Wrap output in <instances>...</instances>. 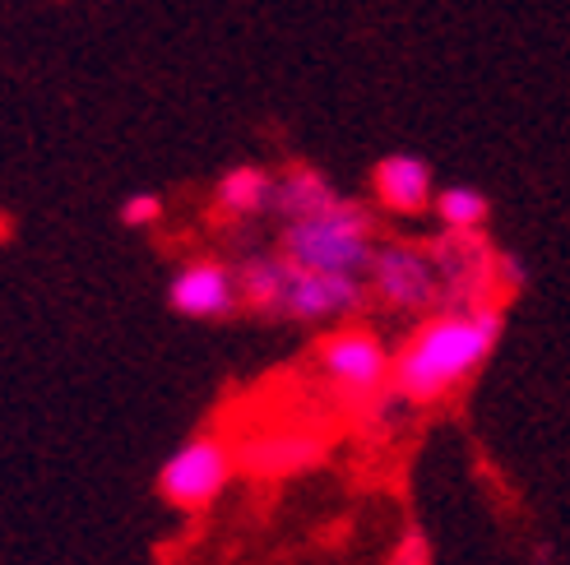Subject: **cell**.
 Here are the masks:
<instances>
[{
  "label": "cell",
  "instance_id": "9a60e30c",
  "mask_svg": "<svg viewBox=\"0 0 570 565\" xmlns=\"http://www.w3.org/2000/svg\"><path fill=\"white\" fill-rule=\"evenodd\" d=\"M524 260L520 256H510V250H497V293H515L524 288Z\"/></svg>",
  "mask_w": 570,
  "mask_h": 565
},
{
  "label": "cell",
  "instance_id": "52a82bcc",
  "mask_svg": "<svg viewBox=\"0 0 570 565\" xmlns=\"http://www.w3.org/2000/svg\"><path fill=\"white\" fill-rule=\"evenodd\" d=\"M441 274V306H478L497 293V250L478 232H445L426 246Z\"/></svg>",
  "mask_w": 570,
  "mask_h": 565
},
{
  "label": "cell",
  "instance_id": "7a4b0ae2",
  "mask_svg": "<svg viewBox=\"0 0 570 565\" xmlns=\"http://www.w3.org/2000/svg\"><path fill=\"white\" fill-rule=\"evenodd\" d=\"M237 293L250 310H265V316H278V320L338 325L362 310L366 278L302 269L278 250V256H250L237 269Z\"/></svg>",
  "mask_w": 570,
  "mask_h": 565
},
{
  "label": "cell",
  "instance_id": "3957f363",
  "mask_svg": "<svg viewBox=\"0 0 570 565\" xmlns=\"http://www.w3.org/2000/svg\"><path fill=\"white\" fill-rule=\"evenodd\" d=\"M376 250V222L362 205L338 195L334 205L302 214L283 222V256L302 269H325V274H357L366 278Z\"/></svg>",
  "mask_w": 570,
  "mask_h": 565
},
{
  "label": "cell",
  "instance_id": "277c9868",
  "mask_svg": "<svg viewBox=\"0 0 570 565\" xmlns=\"http://www.w3.org/2000/svg\"><path fill=\"white\" fill-rule=\"evenodd\" d=\"M366 293H372L394 316H417V310L441 306V274L426 246L413 241H385L372 250L366 265Z\"/></svg>",
  "mask_w": 570,
  "mask_h": 565
},
{
  "label": "cell",
  "instance_id": "8fae6325",
  "mask_svg": "<svg viewBox=\"0 0 570 565\" xmlns=\"http://www.w3.org/2000/svg\"><path fill=\"white\" fill-rule=\"evenodd\" d=\"M334 200H338V190L321 172H311V167H293V172H283L274 181V209L283 214V222L302 218V214H316Z\"/></svg>",
  "mask_w": 570,
  "mask_h": 565
},
{
  "label": "cell",
  "instance_id": "9c48e42d",
  "mask_svg": "<svg viewBox=\"0 0 570 565\" xmlns=\"http://www.w3.org/2000/svg\"><path fill=\"white\" fill-rule=\"evenodd\" d=\"M372 190H376V205L394 218H417L432 209V195H436V177L417 153H390L376 162L372 172Z\"/></svg>",
  "mask_w": 570,
  "mask_h": 565
},
{
  "label": "cell",
  "instance_id": "7c38bea8",
  "mask_svg": "<svg viewBox=\"0 0 570 565\" xmlns=\"http://www.w3.org/2000/svg\"><path fill=\"white\" fill-rule=\"evenodd\" d=\"M432 214L441 222V232H482L492 205L478 186H445L432 195Z\"/></svg>",
  "mask_w": 570,
  "mask_h": 565
},
{
  "label": "cell",
  "instance_id": "5bb4252c",
  "mask_svg": "<svg viewBox=\"0 0 570 565\" xmlns=\"http://www.w3.org/2000/svg\"><path fill=\"white\" fill-rule=\"evenodd\" d=\"M163 218V200L154 190H135L130 200L121 205V222L126 228H154V222Z\"/></svg>",
  "mask_w": 570,
  "mask_h": 565
},
{
  "label": "cell",
  "instance_id": "8992f818",
  "mask_svg": "<svg viewBox=\"0 0 570 565\" xmlns=\"http://www.w3.org/2000/svg\"><path fill=\"white\" fill-rule=\"evenodd\" d=\"M390 366H394V353L385 348V338L376 329H334L325 334L321 344V376L348 394V399H376V394L390 385Z\"/></svg>",
  "mask_w": 570,
  "mask_h": 565
},
{
  "label": "cell",
  "instance_id": "6da1fadb",
  "mask_svg": "<svg viewBox=\"0 0 570 565\" xmlns=\"http://www.w3.org/2000/svg\"><path fill=\"white\" fill-rule=\"evenodd\" d=\"M501 306H436L394 353L390 385L404 404H441L482 371L501 344Z\"/></svg>",
  "mask_w": 570,
  "mask_h": 565
},
{
  "label": "cell",
  "instance_id": "30bf717a",
  "mask_svg": "<svg viewBox=\"0 0 570 565\" xmlns=\"http://www.w3.org/2000/svg\"><path fill=\"white\" fill-rule=\"evenodd\" d=\"M214 205L227 214V218H255L274 209V177L265 167H233V172H223L218 186H214Z\"/></svg>",
  "mask_w": 570,
  "mask_h": 565
},
{
  "label": "cell",
  "instance_id": "4fadbf2b",
  "mask_svg": "<svg viewBox=\"0 0 570 565\" xmlns=\"http://www.w3.org/2000/svg\"><path fill=\"white\" fill-rule=\"evenodd\" d=\"M316 455H321V445L306 436H265V440H250L242 459L250 473H293V468L316 464Z\"/></svg>",
  "mask_w": 570,
  "mask_h": 565
},
{
  "label": "cell",
  "instance_id": "ba28073f",
  "mask_svg": "<svg viewBox=\"0 0 570 565\" xmlns=\"http://www.w3.org/2000/svg\"><path fill=\"white\" fill-rule=\"evenodd\" d=\"M167 301L186 320H223L233 316V306L242 301L237 293V269H227L218 260H190L167 282Z\"/></svg>",
  "mask_w": 570,
  "mask_h": 565
},
{
  "label": "cell",
  "instance_id": "5b68a950",
  "mask_svg": "<svg viewBox=\"0 0 570 565\" xmlns=\"http://www.w3.org/2000/svg\"><path fill=\"white\" fill-rule=\"evenodd\" d=\"M233 473H237V459L223 440L190 436L186 445H177L173 455L163 459L158 492L167 505H177V511H205V505H214L227 492Z\"/></svg>",
  "mask_w": 570,
  "mask_h": 565
}]
</instances>
